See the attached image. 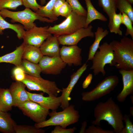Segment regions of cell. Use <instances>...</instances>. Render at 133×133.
Masks as SVG:
<instances>
[{
    "label": "cell",
    "mask_w": 133,
    "mask_h": 133,
    "mask_svg": "<svg viewBox=\"0 0 133 133\" xmlns=\"http://www.w3.org/2000/svg\"><path fill=\"white\" fill-rule=\"evenodd\" d=\"M27 92L30 100L49 110H56L61 104L62 98L61 96L45 97L43 96V93H32L27 91Z\"/></svg>",
    "instance_id": "15"
},
{
    "label": "cell",
    "mask_w": 133,
    "mask_h": 133,
    "mask_svg": "<svg viewBox=\"0 0 133 133\" xmlns=\"http://www.w3.org/2000/svg\"><path fill=\"white\" fill-rule=\"evenodd\" d=\"M94 115L95 119L92 123L95 125L100 126L101 121H105L112 126L115 133H121L124 127V115L118 105L112 97L96 105L94 109Z\"/></svg>",
    "instance_id": "1"
},
{
    "label": "cell",
    "mask_w": 133,
    "mask_h": 133,
    "mask_svg": "<svg viewBox=\"0 0 133 133\" xmlns=\"http://www.w3.org/2000/svg\"><path fill=\"white\" fill-rule=\"evenodd\" d=\"M48 115L50 118L40 123H35L34 126L38 128L50 126L59 125L66 128L69 125L78 122L80 115L79 111L75 109V106L70 105L60 112L52 111Z\"/></svg>",
    "instance_id": "3"
},
{
    "label": "cell",
    "mask_w": 133,
    "mask_h": 133,
    "mask_svg": "<svg viewBox=\"0 0 133 133\" xmlns=\"http://www.w3.org/2000/svg\"><path fill=\"white\" fill-rule=\"evenodd\" d=\"M122 24V14L120 12L118 14L115 12L113 14L112 22L109 27L110 31L111 33L118 34L120 36L122 35V32L120 28Z\"/></svg>",
    "instance_id": "29"
},
{
    "label": "cell",
    "mask_w": 133,
    "mask_h": 133,
    "mask_svg": "<svg viewBox=\"0 0 133 133\" xmlns=\"http://www.w3.org/2000/svg\"><path fill=\"white\" fill-rule=\"evenodd\" d=\"M17 124L10 113L0 111V132L15 133L14 127Z\"/></svg>",
    "instance_id": "22"
},
{
    "label": "cell",
    "mask_w": 133,
    "mask_h": 133,
    "mask_svg": "<svg viewBox=\"0 0 133 133\" xmlns=\"http://www.w3.org/2000/svg\"><path fill=\"white\" fill-rule=\"evenodd\" d=\"M0 14L3 18H11V22L12 23L17 22L20 23L26 30H30L36 26L34 22L36 20L48 23H52L54 22L47 18L40 16L36 12L28 8H25L22 11L16 12L4 9L0 11Z\"/></svg>",
    "instance_id": "4"
},
{
    "label": "cell",
    "mask_w": 133,
    "mask_h": 133,
    "mask_svg": "<svg viewBox=\"0 0 133 133\" xmlns=\"http://www.w3.org/2000/svg\"><path fill=\"white\" fill-rule=\"evenodd\" d=\"M99 6L101 7L109 18L108 25H110L114 13L117 10V0H98Z\"/></svg>",
    "instance_id": "26"
},
{
    "label": "cell",
    "mask_w": 133,
    "mask_h": 133,
    "mask_svg": "<svg viewBox=\"0 0 133 133\" xmlns=\"http://www.w3.org/2000/svg\"><path fill=\"white\" fill-rule=\"evenodd\" d=\"M82 49L77 45H64L61 48L60 57L63 61L69 66H78L82 65Z\"/></svg>",
    "instance_id": "13"
},
{
    "label": "cell",
    "mask_w": 133,
    "mask_h": 133,
    "mask_svg": "<svg viewBox=\"0 0 133 133\" xmlns=\"http://www.w3.org/2000/svg\"><path fill=\"white\" fill-rule=\"evenodd\" d=\"M21 82L29 90L42 91L50 96L57 97L62 91L55 82L44 79L41 76L36 77L26 74L25 79Z\"/></svg>",
    "instance_id": "8"
},
{
    "label": "cell",
    "mask_w": 133,
    "mask_h": 133,
    "mask_svg": "<svg viewBox=\"0 0 133 133\" xmlns=\"http://www.w3.org/2000/svg\"><path fill=\"white\" fill-rule=\"evenodd\" d=\"M25 43L23 42L13 51L0 57V63H8L16 66H20Z\"/></svg>",
    "instance_id": "19"
},
{
    "label": "cell",
    "mask_w": 133,
    "mask_h": 133,
    "mask_svg": "<svg viewBox=\"0 0 133 133\" xmlns=\"http://www.w3.org/2000/svg\"><path fill=\"white\" fill-rule=\"evenodd\" d=\"M93 78V75L89 74L86 78L82 84V87L83 89L87 88L90 84Z\"/></svg>",
    "instance_id": "42"
},
{
    "label": "cell",
    "mask_w": 133,
    "mask_h": 133,
    "mask_svg": "<svg viewBox=\"0 0 133 133\" xmlns=\"http://www.w3.org/2000/svg\"><path fill=\"white\" fill-rule=\"evenodd\" d=\"M119 82L118 77L110 75L105 77L92 90L83 92L82 100L87 102L94 101L109 94L114 90Z\"/></svg>",
    "instance_id": "7"
},
{
    "label": "cell",
    "mask_w": 133,
    "mask_h": 133,
    "mask_svg": "<svg viewBox=\"0 0 133 133\" xmlns=\"http://www.w3.org/2000/svg\"><path fill=\"white\" fill-rule=\"evenodd\" d=\"M130 116L127 114L124 115L123 121L125 125L121 133H133V124L130 119Z\"/></svg>",
    "instance_id": "36"
},
{
    "label": "cell",
    "mask_w": 133,
    "mask_h": 133,
    "mask_svg": "<svg viewBox=\"0 0 133 133\" xmlns=\"http://www.w3.org/2000/svg\"><path fill=\"white\" fill-rule=\"evenodd\" d=\"M20 66L26 74L36 77H41V70L38 64L22 59Z\"/></svg>",
    "instance_id": "27"
},
{
    "label": "cell",
    "mask_w": 133,
    "mask_h": 133,
    "mask_svg": "<svg viewBox=\"0 0 133 133\" xmlns=\"http://www.w3.org/2000/svg\"><path fill=\"white\" fill-rule=\"evenodd\" d=\"M48 26L38 27L35 26L25 31L23 39L26 44L40 47L43 42L51 34L48 31Z\"/></svg>",
    "instance_id": "10"
},
{
    "label": "cell",
    "mask_w": 133,
    "mask_h": 133,
    "mask_svg": "<svg viewBox=\"0 0 133 133\" xmlns=\"http://www.w3.org/2000/svg\"><path fill=\"white\" fill-rule=\"evenodd\" d=\"M41 72L45 74L57 75L60 74L66 64L60 56H44L39 63Z\"/></svg>",
    "instance_id": "11"
},
{
    "label": "cell",
    "mask_w": 133,
    "mask_h": 133,
    "mask_svg": "<svg viewBox=\"0 0 133 133\" xmlns=\"http://www.w3.org/2000/svg\"><path fill=\"white\" fill-rule=\"evenodd\" d=\"M26 87L21 82L15 81L12 83L9 89L13 98V106L17 107L30 100Z\"/></svg>",
    "instance_id": "17"
},
{
    "label": "cell",
    "mask_w": 133,
    "mask_h": 133,
    "mask_svg": "<svg viewBox=\"0 0 133 133\" xmlns=\"http://www.w3.org/2000/svg\"><path fill=\"white\" fill-rule=\"evenodd\" d=\"M12 29L16 32L19 39L23 38L25 31L24 26L20 24H11L5 20L0 14V35L3 34V31L6 29Z\"/></svg>",
    "instance_id": "25"
},
{
    "label": "cell",
    "mask_w": 133,
    "mask_h": 133,
    "mask_svg": "<svg viewBox=\"0 0 133 133\" xmlns=\"http://www.w3.org/2000/svg\"><path fill=\"white\" fill-rule=\"evenodd\" d=\"M22 5L25 8H28L36 12L42 5L38 4L36 0H22Z\"/></svg>",
    "instance_id": "37"
},
{
    "label": "cell",
    "mask_w": 133,
    "mask_h": 133,
    "mask_svg": "<svg viewBox=\"0 0 133 133\" xmlns=\"http://www.w3.org/2000/svg\"><path fill=\"white\" fill-rule=\"evenodd\" d=\"M88 66L86 63L84 64L71 76L70 81L67 87L62 88V93L61 96L62 99L60 107L63 110L69 105V102L71 100L70 97L71 93L80 78L87 69Z\"/></svg>",
    "instance_id": "14"
},
{
    "label": "cell",
    "mask_w": 133,
    "mask_h": 133,
    "mask_svg": "<svg viewBox=\"0 0 133 133\" xmlns=\"http://www.w3.org/2000/svg\"><path fill=\"white\" fill-rule=\"evenodd\" d=\"M84 0L87 8L85 28L87 27L92 22L95 20H99L104 22L107 21V19L105 16L95 8L91 0Z\"/></svg>",
    "instance_id": "21"
},
{
    "label": "cell",
    "mask_w": 133,
    "mask_h": 133,
    "mask_svg": "<svg viewBox=\"0 0 133 133\" xmlns=\"http://www.w3.org/2000/svg\"><path fill=\"white\" fill-rule=\"evenodd\" d=\"M93 26L89 25L87 27L81 28L70 34L57 37L59 44L63 45H77L83 38L86 37L93 38L94 33L92 31Z\"/></svg>",
    "instance_id": "12"
},
{
    "label": "cell",
    "mask_w": 133,
    "mask_h": 133,
    "mask_svg": "<svg viewBox=\"0 0 133 133\" xmlns=\"http://www.w3.org/2000/svg\"><path fill=\"white\" fill-rule=\"evenodd\" d=\"M13 106V101L9 88H0V111L8 112Z\"/></svg>",
    "instance_id": "24"
},
{
    "label": "cell",
    "mask_w": 133,
    "mask_h": 133,
    "mask_svg": "<svg viewBox=\"0 0 133 133\" xmlns=\"http://www.w3.org/2000/svg\"><path fill=\"white\" fill-rule=\"evenodd\" d=\"M130 115L131 116H133V107L131 106L130 107Z\"/></svg>",
    "instance_id": "44"
},
{
    "label": "cell",
    "mask_w": 133,
    "mask_h": 133,
    "mask_svg": "<svg viewBox=\"0 0 133 133\" xmlns=\"http://www.w3.org/2000/svg\"><path fill=\"white\" fill-rule=\"evenodd\" d=\"M95 53L92 60V65L90 69L92 70L95 76L101 73L104 76L106 72L104 67L107 64L113 66L114 55L111 43L109 44L104 42L98 48Z\"/></svg>",
    "instance_id": "6"
},
{
    "label": "cell",
    "mask_w": 133,
    "mask_h": 133,
    "mask_svg": "<svg viewBox=\"0 0 133 133\" xmlns=\"http://www.w3.org/2000/svg\"><path fill=\"white\" fill-rule=\"evenodd\" d=\"M119 72L122 76L123 87L116 99L118 101L123 102L128 96L133 94V69L126 70L120 69Z\"/></svg>",
    "instance_id": "16"
},
{
    "label": "cell",
    "mask_w": 133,
    "mask_h": 133,
    "mask_svg": "<svg viewBox=\"0 0 133 133\" xmlns=\"http://www.w3.org/2000/svg\"><path fill=\"white\" fill-rule=\"evenodd\" d=\"M87 125V122L85 121H84L82 123V127L80 129L79 133H85L86 128Z\"/></svg>",
    "instance_id": "43"
},
{
    "label": "cell",
    "mask_w": 133,
    "mask_h": 133,
    "mask_svg": "<svg viewBox=\"0 0 133 133\" xmlns=\"http://www.w3.org/2000/svg\"><path fill=\"white\" fill-rule=\"evenodd\" d=\"M130 3L132 4H133V0H127Z\"/></svg>",
    "instance_id": "46"
},
{
    "label": "cell",
    "mask_w": 133,
    "mask_h": 133,
    "mask_svg": "<svg viewBox=\"0 0 133 133\" xmlns=\"http://www.w3.org/2000/svg\"><path fill=\"white\" fill-rule=\"evenodd\" d=\"M132 5L127 0H117V9L120 12L127 15L133 22V8Z\"/></svg>",
    "instance_id": "30"
},
{
    "label": "cell",
    "mask_w": 133,
    "mask_h": 133,
    "mask_svg": "<svg viewBox=\"0 0 133 133\" xmlns=\"http://www.w3.org/2000/svg\"><path fill=\"white\" fill-rule=\"evenodd\" d=\"M122 14V24H124L126 28L125 36L130 35L133 39V27L132 22L129 17L123 12Z\"/></svg>",
    "instance_id": "34"
},
{
    "label": "cell",
    "mask_w": 133,
    "mask_h": 133,
    "mask_svg": "<svg viewBox=\"0 0 133 133\" xmlns=\"http://www.w3.org/2000/svg\"><path fill=\"white\" fill-rule=\"evenodd\" d=\"M22 5V0H0V11L4 9L15 10Z\"/></svg>",
    "instance_id": "32"
},
{
    "label": "cell",
    "mask_w": 133,
    "mask_h": 133,
    "mask_svg": "<svg viewBox=\"0 0 133 133\" xmlns=\"http://www.w3.org/2000/svg\"><path fill=\"white\" fill-rule=\"evenodd\" d=\"M71 7L72 11L78 14L86 17L87 11L84 8L78 0H66Z\"/></svg>",
    "instance_id": "33"
},
{
    "label": "cell",
    "mask_w": 133,
    "mask_h": 133,
    "mask_svg": "<svg viewBox=\"0 0 133 133\" xmlns=\"http://www.w3.org/2000/svg\"><path fill=\"white\" fill-rule=\"evenodd\" d=\"M40 1L41 5H44L46 2V0H40Z\"/></svg>",
    "instance_id": "45"
},
{
    "label": "cell",
    "mask_w": 133,
    "mask_h": 133,
    "mask_svg": "<svg viewBox=\"0 0 133 133\" xmlns=\"http://www.w3.org/2000/svg\"><path fill=\"white\" fill-rule=\"evenodd\" d=\"M65 1V0H56L53 8V12L54 15L57 17L59 16L58 13V9Z\"/></svg>",
    "instance_id": "40"
},
{
    "label": "cell",
    "mask_w": 133,
    "mask_h": 133,
    "mask_svg": "<svg viewBox=\"0 0 133 133\" xmlns=\"http://www.w3.org/2000/svg\"><path fill=\"white\" fill-rule=\"evenodd\" d=\"M85 133H114L113 130H104L99 126L93 124L85 129Z\"/></svg>",
    "instance_id": "38"
},
{
    "label": "cell",
    "mask_w": 133,
    "mask_h": 133,
    "mask_svg": "<svg viewBox=\"0 0 133 133\" xmlns=\"http://www.w3.org/2000/svg\"><path fill=\"white\" fill-rule=\"evenodd\" d=\"M72 11L70 5L66 1L60 7L58 10L59 16H61L66 18L67 17Z\"/></svg>",
    "instance_id": "35"
},
{
    "label": "cell",
    "mask_w": 133,
    "mask_h": 133,
    "mask_svg": "<svg viewBox=\"0 0 133 133\" xmlns=\"http://www.w3.org/2000/svg\"><path fill=\"white\" fill-rule=\"evenodd\" d=\"M94 33L95 39L89 48L87 61L91 60L95 53L98 49L101 41L108 34L109 31L107 29L104 30L102 27L99 26Z\"/></svg>",
    "instance_id": "23"
},
{
    "label": "cell",
    "mask_w": 133,
    "mask_h": 133,
    "mask_svg": "<svg viewBox=\"0 0 133 133\" xmlns=\"http://www.w3.org/2000/svg\"><path fill=\"white\" fill-rule=\"evenodd\" d=\"M86 17L79 15L72 11L70 14L61 23L49 27L48 31L57 37L68 35L79 29L85 28Z\"/></svg>",
    "instance_id": "5"
},
{
    "label": "cell",
    "mask_w": 133,
    "mask_h": 133,
    "mask_svg": "<svg viewBox=\"0 0 133 133\" xmlns=\"http://www.w3.org/2000/svg\"><path fill=\"white\" fill-rule=\"evenodd\" d=\"M43 56L40 47L25 44L22 54V59L38 64Z\"/></svg>",
    "instance_id": "20"
},
{
    "label": "cell",
    "mask_w": 133,
    "mask_h": 133,
    "mask_svg": "<svg viewBox=\"0 0 133 133\" xmlns=\"http://www.w3.org/2000/svg\"><path fill=\"white\" fill-rule=\"evenodd\" d=\"M12 77L25 73L24 70L20 66H16L13 69L12 72Z\"/></svg>",
    "instance_id": "41"
},
{
    "label": "cell",
    "mask_w": 133,
    "mask_h": 133,
    "mask_svg": "<svg viewBox=\"0 0 133 133\" xmlns=\"http://www.w3.org/2000/svg\"><path fill=\"white\" fill-rule=\"evenodd\" d=\"M76 129L74 127L73 128L66 129L63 128L59 125L55 126L54 129L51 132V133H73Z\"/></svg>",
    "instance_id": "39"
},
{
    "label": "cell",
    "mask_w": 133,
    "mask_h": 133,
    "mask_svg": "<svg viewBox=\"0 0 133 133\" xmlns=\"http://www.w3.org/2000/svg\"><path fill=\"white\" fill-rule=\"evenodd\" d=\"M114 55L113 66L119 69H133V39L124 36L111 42Z\"/></svg>",
    "instance_id": "2"
},
{
    "label": "cell",
    "mask_w": 133,
    "mask_h": 133,
    "mask_svg": "<svg viewBox=\"0 0 133 133\" xmlns=\"http://www.w3.org/2000/svg\"><path fill=\"white\" fill-rule=\"evenodd\" d=\"M59 44L57 37L51 35L44 41L40 48L44 56H60Z\"/></svg>",
    "instance_id": "18"
},
{
    "label": "cell",
    "mask_w": 133,
    "mask_h": 133,
    "mask_svg": "<svg viewBox=\"0 0 133 133\" xmlns=\"http://www.w3.org/2000/svg\"><path fill=\"white\" fill-rule=\"evenodd\" d=\"M15 133H44L45 130L38 128L34 126L16 124L14 127Z\"/></svg>",
    "instance_id": "31"
},
{
    "label": "cell",
    "mask_w": 133,
    "mask_h": 133,
    "mask_svg": "<svg viewBox=\"0 0 133 133\" xmlns=\"http://www.w3.org/2000/svg\"><path fill=\"white\" fill-rule=\"evenodd\" d=\"M56 0H50L44 6H42L36 12L40 16L47 17L53 21L57 20L58 17L54 14L53 12L54 6Z\"/></svg>",
    "instance_id": "28"
},
{
    "label": "cell",
    "mask_w": 133,
    "mask_h": 133,
    "mask_svg": "<svg viewBox=\"0 0 133 133\" xmlns=\"http://www.w3.org/2000/svg\"><path fill=\"white\" fill-rule=\"evenodd\" d=\"M17 107L24 115L36 123H40L46 120L50 112L49 109L30 100L26 101Z\"/></svg>",
    "instance_id": "9"
}]
</instances>
